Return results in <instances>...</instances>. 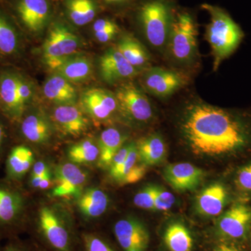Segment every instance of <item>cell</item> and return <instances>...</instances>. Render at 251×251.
Segmentation results:
<instances>
[{
    "label": "cell",
    "instance_id": "cell-1",
    "mask_svg": "<svg viewBox=\"0 0 251 251\" xmlns=\"http://www.w3.org/2000/svg\"><path fill=\"white\" fill-rule=\"evenodd\" d=\"M182 139L198 156H230L251 147V117L200 99L185 105L179 122Z\"/></svg>",
    "mask_w": 251,
    "mask_h": 251
},
{
    "label": "cell",
    "instance_id": "cell-2",
    "mask_svg": "<svg viewBox=\"0 0 251 251\" xmlns=\"http://www.w3.org/2000/svg\"><path fill=\"white\" fill-rule=\"evenodd\" d=\"M210 17L206 26L205 39L210 45L214 62L213 69L216 72L221 63L237 50L244 38L240 26L224 9L208 4L202 5Z\"/></svg>",
    "mask_w": 251,
    "mask_h": 251
},
{
    "label": "cell",
    "instance_id": "cell-3",
    "mask_svg": "<svg viewBox=\"0 0 251 251\" xmlns=\"http://www.w3.org/2000/svg\"><path fill=\"white\" fill-rule=\"evenodd\" d=\"M166 50L178 65L190 67L197 61L198 28L189 13L182 11L175 14Z\"/></svg>",
    "mask_w": 251,
    "mask_h": 251
},
{
    "label": "cell",
    "instance_id": "cell-4",
    "mask_svg": "<svg viewBox=\"0 0 251 251\" xmlns=\"http://www.w3.org/2000/svg\"><path fill=\"white\" fill-rule=\"evenodd\" d=\"M169 0H148L140 6L138 18L147 40L158 50H166L174 19Z\"/></svg>",
    "mask_w": 251,
    "mask_h": 251
},
{
    "label": "cell",
    "instance_id": "cell-5",
    "mask_svg": "<svg viewBox=\"0 0 251 251\" xmlns=\"http://www.w3.org/2000/svg\"><path fill=\"white\" fill-rule=\"evenodd\" d=\"M35 234L50 251H77V242L72 227L49 207L44 206L36 221Z\"/></svg>",
    "mask_w": 251,
    "mask_h": 251
},
{
    "label": "cell",
    "instance_id": "cell-6",
    "mask_svg": "<svg viewBox=\"0 0 251 251\" xmlns=\"http://www.w3.org/2000/svg\"><path fill=\"white\" fill-rule=\"evenodd\" d=\"M11 182H0V238L16 237L23 228L25 198Z\"/></svg>",
    "mask_w": 251,
    "mask_h": 251
},
{
    "label": "cell",
    "instance_id": "cell-7",
    "mask_svg": "<svg viewBox=\"0 0 251 251\" xmlns=\"http://www.w3.org/2000/svg\"><path fill=\"white\" fill-rule=\"evenodd\" d=\"M80 39L69 28L56 23L51 27L43 48L44 60L52 70H57L68 59L75 55Z\"/></svg>",
    "mask_w": 251,
    "mask_h": 251
},
{
    "label": "cell",
    "instance_id": "cell-8",
    "mask_svg": "<svg viewBox=\"0 0 251 251\" xmlns=\"http://www.w3.org/2000/svg\"><path fill=\"white\" fill-rule=\"evenodd\" d=\"M115 95L119 110L130 121L146 124L153 118V110L150 99L134 84H122Z\"/></svg>",
    "mask_w": 251,
    "mask_h": 251
},
{
    "label": "cell",
    "instance_id": "cell-9",
    "mask_svg": "<svg viewBox=\"0 0 251 251\" xmlns=\"http://www.w3.org/2000/svg\"><path fill=\"white\" fill-rule=\"evenodd\" d=\"M188 81L184 73L161 67L150 68L142 78L145 90L158 98L171 97L187 85Z\"/></svg>",
    "mask_w": 251,
    "mask_h": 251
},
{
    "label": "cell",
    "instance_id": "cell-10",
    "mask_svg": "<svg viewBox=\"0 0 251 251\" xmlns=\"http://www.w3.org/2000/svg\"><path fill=\"white\" fill-rule=\"evenodd\" d=\"M19 72L14 68H0V111L12 124L18 121L25 112L18 95Z\"/></svg>",
    "mask_w": 251,
    "mask_h": 251
},
{
    "label": "cell",
    "instance_id": "cell-11",
    "mask_svg": "<svg viewBox=\"0 0 251 251\" xmlns=\"http://www.w3.org/2000/svg\"><path fill=\"white\" fill-rule=\"evenodd\" d=\"M113 234L119 247L123 251H147L150 236L148 228L138 219L126 218L117 221Z\"/></svg>",
    "mask_w": 251,
    "mask_h": 251
},
{
    "label": "cell",
    "instance_id": "cell-12",
    "mask_svg": "<svg viewBox=\"0 0 251 251\" xmlns=\"http://www.w3.org/2000/svg\"><path fill=\"white\" fill-rule=\"evenodd\" d=\"M251 226V208L246 204H236L221 216L218 230L227 239H242L247 235Z\"/></svg>",
    "mask_w": 251,
    "mask_h": 251
},
{
    "label": "cell",
    "instance_id": "cell-13",
    "mask_svg": "<svg viewBox=\"0 0 251 251\" xmlns=\"http://www.w3.org/2000/svg\"><path fill=\"white\" fill-rule=\"evenodd\" d=\"M55 186L52 191L54 197H79L87 181V175L76 165L67 163L56 168Z\"/></svg>",
    "mask_w": 251,
    "mask_h": 251
},
{
    "label": "cell",
    "instance_id": "cell-14",
    "mask_svg": "<svg viewBox=\"0 0 251 251\" xmlns=\"http://www.w3.org/2000/svg\"><path fill=\"white\" fill-rule=\"evenodd\" d=\"M100 75L110 84L135 77L140 71L125 58L117 48H110L99 60Z\"/></svg>",
    "mask_w": 251,
    "mask_h": 251
},
{
    "label": "cell",
    "instance_id": "cell-15",
    "mask_svg": "<svg viewBox=\"0 0 251 251\" xmlns=\"http://www.w3.org/2000/svg\"><path fill=\"white\" fill-rule=\"evenodd\" d=\"M15 10L23 27L32 33L46 27L50 12L47 0H18Z\"/></svg>",
    "mask_w": 251,
    "mask_h": 251
},
{
    "label": "cell",
    "instance_id": "cell-16",
    "mask_svg": "<svg viewBox=\"0 0 251 251\" xmlns=\"http://www.w3.org/2000/svg\"><path fill=\"white\" fill-rule=\"evenodd\" d=\"M163 176L172 188L186 192L199 186L204 178V172L191 163H175L166 167Z\"/></svg>",
    "mask_w": 251,
    "mask_h": 251
},
{
    "label": "cell",
    "instance_id": "cell-17",
    "mask_svg": "<svg viewBox=\"0 0 251 251\" xmlns=\"http://www.w3.org/2000/svg\"><path fill=\"white\" fill-rule=\"evenodd\" d=\"M80 102L86 111L98 120L110 118L118 108L115 95L100 88L85 91L81 96Z\"/></svg>",
    "mask_w": 251,
    "mask_h": 251
},
{
    "label": "cell",
    "instance_id": "cell-18",
    "mask_svg": "<svg viewBox=\"0 0 251 251\" xmlns=\"http://www.w3.org/2000/svg\"><path fill=\"white\" fill-rule=\"evenodd\" d=\"M34 163V154L30 148L23 144L11 147L6 155V180L11 183L19 182L30 171Z\"/></svg>",
    "mask_w": 251,
    "mask_h": 251
},
{
    "label": "cell",
    "instance_id": "cell-19",
    "mask_svg": "<svg viewBox=\"0 0 251 251\" xmlns=\"http://www.w3.org/2000/svg\"><path fill=\"white\" fill-rule=\"evenodd\" d=\"M22 52V39L11 20L0 12V64L13 62Z\"/></svg>",
    "mask_w": 251,
    "mask_h": 251
},
{
    "label": "cell",
    "instance_id": "cell-20",
    "mask_svg": "<svg viewBox=\"0 0 251 251\" xmlns=\"http://www.w3.org/2000/svg\"><path fill=\"white\" fill-rule=\"evenodd\" d=\"M228 201V192L224 185H209L198 195L196 208L201 215L217 216L224 211Z\"/></svg>",
    "mask_w": 251,
    "mask_h": 251
},
{
    "label": "cell",
    "instance_id": "cell-21",
    "mask_svg": "<svg viewBox=\"0 0 251 251\" xmlns=\"http://www.w3.org/2000/svg\"><path fill=\"white\" fill-rule=\"evenodd\" d=\"M13 125H17L20 136L31 143H44L49 139L51 128L49 122L36 113L26 114Z\"/></svg>",
    "mask_w": 251,
    "mask_h": 251
},
{
    "label": "cell",
    "instance_id": "cell-22",
    "mask_svg": "<svg viewBox=\"0 0 251 251\" xmlns=\"http://www.w3.org/2000/svg\"><path fill=\"white\" fill-rule=\"evenodd\" d=\"M54 121L66 134L79 135L87 128L82 111L73 104H63L54 108Z\"/></svg>",
    "mask_w": 251,
    "mask_h": 251
},
{
    "label": "cell",
    "instance_id": "cell-23",
    "mask_svg": "<svg viewBox=\"0 0 251 251\" xmlns=\"http://www.w3.org/2000/svg\"><path fill=\"white\" fill-rule=\"evenodd\" d=\"M109 198L106 193L97 188H90L81 193L77 206L82 216L87 219H98L108 209Z\"/></svg>",
    "mask_w": 251,
    "mask_h": 251
},
{
    "label": "cell",
    "instance_id": "cell-24",
    "mask_svg": "<svg viewBox=\"0 0 251 251\" xmlns=\"http://www.w3.org/2000/svg\"><path fill=\"white\" fill-rule=\"evenodd\" d=\"M44 94L48 99L54 103L73 104L76 99V91L71 82L57 74L50 77L44 87Z\"/></svg>",
    "mask_w": 251,
    "mask_h": 251
},
{
    "label": "cell",
    "instance_id": "cell-25",
    "mask_svg": "<svg viewBox=\"0 0 251 251\" xmlns=\"http://www.w3.org/2000/svg\"><path fill=\"white\" fill-rule=\"evenodd\" d=\"M126 137L115 128L104 130L99 138V164L102 168L110 166L114 156L123 147Z\"/></svg>",
    "mask_w": 251,
    "mask_h": 251
},
{
    "label": "cell",
    "instance_id": "cell-26",
    "mask_svg": "<svg viewBox=\"0 0 251 251\" xmlns=\"http://www.w3.org/2000/svg\"><path fill=\"white\" fill-rule=\"evenodd\" d=\"M140 160L145 166H153L161 163L166 154V147L161 135H149L136 144Z\"/></svg>",
    "mask_w": 251,
    "mask_h": 251
},
{
    "label": "cell",
    "instance_id": "cell-27",
    "mask_svg": "<svg viewBox=\"0 0 251 251\" xmlns=\"http://www.w3.org/2000/svg\"><path fill=\"white\" fill-rule=\"evenodd\" d=\"M117 49L128 62L138 70L144 69L150 62V54L139 41L130 35L122 36Z\"/></svg>",
    "mask_w": 251,
    "mask_h": 251
},
{
    "label": "cell",
    "instance_id": "cell-28",
    "mask_svg": "<svg viewBox=\"0 0 251 251\" xmlns=\"http://www.w3.org/2000/svg\"><path fill=\"white\" fill-rule=\"evenodd\" d=\"M57 74L69 82H82L87 80L92 72L90 59L84 56H73L56 70Z\"/></svg>",
    "mask_w": 251,
    "mask_h": 251
},
{
    "label": "cell",
    "instance_id": "cell-29",
    "mask_svg": "<svg viewBox=\"0 0 251 251\" xmlns=\"http://www.w3.org/2000/svg\"><path fill=\"white\" fill-rule=\"evenodd\" d=\"M164 242L170 251H191L193 247L192 235L180 223H173L167 227Z\"/></svg>",
    "mask_w": 251,
    "mask_h": 251
},
{
    "label": "cell",
    "instance_id": "cell-30",
    "mask_svg": "<svg viewBox=\"0 0 251 251\" xmlns=\"http://www.w3.org/2000/svg\"><path fill=\"white\" fill-rule=\"evenodd\" d=\"M140 162L141 161L136 144H129V151L124 164L121 176L117 183L122 185L131 184L143 179L146 173V168Z\"/></svg>",
    "mask_w": 251,
    "mask_h": 251
},
{
    "label": "cell",
    "instance_id": "cell-31",
    "mask_svg": "<svg viewBox=\"0 0 251 251\" xmlns=\"http://www.w3.org/2000/svg\"><path fill=\"white\" fill-rule=\"evenodd\" d=\"M67 14L71 21L78 26L93 21L97 14V5L93 0H67Z\"/></svg>",
    "mask_w": 251,
    "mask_h": 251
},
{
    "label": "cell",
    "instance_id": "cell-32",
    "mask_svg": "<svg viewBox=\"0 0 251 251\" xmlns=\"http://www.w3.org/2000/svg\"><path fill=\"white\" fill-rule=\"evenodd\" d=\"M99 156V147L90 140L75 144L68 150L69 160L77 164L92 163L95 161Z\"/></svg>",
    "mask_w": 251,
    "mask_h": 251
},
{
    "label": "cell",
    "instance_id": "cell-33",
    "mask_svg": "<svg viewBox=\"0 0 251 251\" xmlns=\"http://www.w3.org/2000/svg\"><path fill=\"white\" fill-rule=\"evenodd\" d=\"M79 246V251H117L105 238L92 231H85L80 234Z\"/></svg>",
    "mask_w": 251,
    "mask_h": 251
},
{
    "label": "cell",
    "instance_id": "cell-34",
    "mask_svg": "<svg viewBox=\"0 0 251 251\" xmlns=\"http://www.w3.org/2000/svg\"><path fill=\"white\" fill-rule=\"evenodd\" d=\"M156 186H148L140 190L133 198L135 205L140 209L154 210V197Z\"/></svg>",
    "mask_w": 251,
    "mask_h": 251
},
{
    "label": "cell",
    "instance_id": "cell-35",
    "mask_svg": "<svg viewBox=\"0 0 251 251\" xmlns=\"http://www.w3.org/2000/svg\"><path fill=\"white\" fill-rule=\"evenodd\" d=\"M18 95L21 105L26 111L33 97V86L29 79L21 71L18 75Z\"/></svg>",
    "mask_w": 251,
    "mask_h": 251
},
{
    "label": "cell",
    "instance_id": "cell-36",
    "mask_svg": "<svg viewBox=\"0 0 251 251\" xmlns=\"http://www.w3.org/2000/svg\"><path fill=\"white\" fill-rule=\"evenodd\" d=\"M128 151H129V144L126 146L122 147L119 150L118 152L114 156L110 164V175L112 179L115 180L116 182H118L121 176L122 169H123L124 164L126 159Z\"/></svg>",
    "mask_w": 251,
    "mask_h": 251
},
{
    "label": "cell",
    "instance_id": "cell-37",
    "mask_svg": "<svg viewBox=\"0 0 251 251\" xmlns=\"http://www.w3.org/2000/svg\"><path fill=\"white\" fill-rule=\"evenodd\" d=\"M175 202V198L173 193L156 186L154 197V210H169Z\"/></svg>",
    "mask_w": 251,
    "mask_h": 251
},
{
    "label": "cell",
    "instance_id": "cell-38",
    "mask_svg": "<svg viewBox=\"0 0 251 251\" xmlns=\"http://www.w3.org/2000/svg\"><path fill=\"white\" fill-rule=\"evenodd\" d=\"M236 182L241 191L251 193V163L238 171Z\"/></svg>",
    "mask_w": 251,
    "mask_h": 251
},
{
    "label": "cell",
    "instance_id": "cell-39",
    "mask_svg": "<svg viewBox=\"0 0 251 251\" xmlns=\"http://www.w3.org/2000/svg\"><path fill=\"white\" fill-rule=\"evenodd\" d=\"M1 251H38L35 248L27 243L19 240L17 237L9 239L7 243L2 247Z\"/></svg>",
    "mask_w": 251,
    "mask_h": 251
},
{
    "label": "cell",
    "instance_id": "cell-40",
    "mask_svg": "<svg viewBox=\"0 0 251 251\" xmlns=\"http://www.w3.org/2000/svg\"><path fill=\"white\" fill-rule=\"evenodd\" d=\"M10 121L4 114L0 111V161L4 155L6 143L9 139V129L6 122Z\"/></svg>",
    "mask_w": 251,
    "mask_h": 251
},
{
    "label": "cell",
    "instance_id": "cell-41",
    "mask_svg": "<svg viewBox=\"0 0 251 251\" xmlns=\"http://www.w3.org/2000/svg\"><path fill=\"white\" fill-rule=\"evenodd\" d=\"M118 31V26L110 28L106 30L94 33L96 39L100 43H107L111 41Z\"/></svg>",
    "mask_w": 251,
    "mask_h": 251
},
{
    "label": "cell",
    "instance_id": "cell-42",
    "mask_svg": "<svg viewBox=\"0 0 251 251\" xmlns=\"http://www.w3.org/2000/svg\"><path fill=\"white\" fill-rule=\"evenodd\" d=\"M116 23L113 21L107 18H101V19L97 20L93 25L94 32H98L106 30V29H110V28L117 27Z\"/></svg>",
    "mask_w": 251,
    "mask_h": 251
},
{
    "label": "cell",
    "instance_id": "cell-43",
    "mask_svg": "<svg viewBox=\"0 0 251 251\" xmlns=\"http://www.w3.org/2000/svg\"><path fill=\"white\" fill-rule=\"evenodd\" d=\"M50 173L49 167L42 161L36 162L33 166L30 176H45Z\"/></svg>",
    "mask_w": 251,
    "mask_h": 251
},
{
    "label": "cell",
    "instance_id": "cell-44",
    "mask_svg": "<svg viewBox=\"0 0 251 251\" xmlns=\"http://www.w3.org/2000/svg\"><path fill=\"white\" fill-rule=\"evenodd\" d=\"M51 184V176L50 174H49L44 176V177L41 179L40 183H39V188L41 189H46V188H49L50 185Z\"/></svg>",
    "mask_w": 251,
    "mask_h": 251
},
{
    "label": "cell",
    "instance_id": "cell-45",
    "mask_svg": "<svg viewBox=\"0 0 251 251\" xmlns=\"http://www.w3.org/2000/svg\"><path fill=\"white\" fill-rule=\"evenodd\" d=\"M214 251H241L237 248L232 247V246L226 245V244H223V245L219 246L216 248Z\"/></svg>",
    "mask_w": 251,
    "mask_h": 251
},
{
    "label": "cell",
    "instance_id": "cell-46",
    "mask_svg": "<svg viewBox=\"0 0 251 251\" xmlns=\"http://www.w3.org/2000/svg\"><path fill=\"white\" fill-rule=\"evenodd\" d=\"M104 1L108 3H113V4H120V3L127 2L130 0H104Z\"/></svg>",
    "mask_w": 251,
    "mask_h": 251
},
{
    "label": "cell",
    "instance_id": "cell-47",
    "mask_svg": "<svg viewBox=\"0 0 251 251\" xmlns=\"http://www.w3.org/2000/svg\"><path fill=\"white\" fill-rule=\"evenodd\" d=\"M1 249H2V247H0V251H1Z\"/></svg>",
    "mask_w": 251,
    "mask_h": 251
}]
</instances>
